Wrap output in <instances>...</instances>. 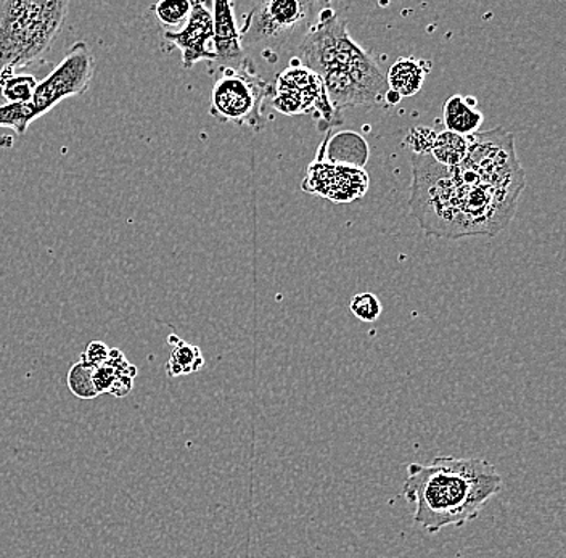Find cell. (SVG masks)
I'll list each match as a JSON object with an SVG mask.
<instances>
[{
	"label": "cell",
	"instance_id": "30bf717a",
	"mask_svg": "<svg viewBox=\"0 0 566 558\" xmlns=\"http://www.w3.org/2000/svg\"><path fill=\"white\" fill-rule=\"evenodd\" d=\"M370 157L367 140L354 130H342L335 136H328L318 150L316 161L328 165L343 166V168L364 169Z\"/></svg>",
	"mask_w": 566,
	"mask_h": 558
},
{
	"label": "cell",
	"instance_id": "7a4b0ae2",
	"mask_svg": "<svg viewBox=\"0 0 566 558\" xmlns=\"http://www.w3.org/2000/svg\"><path fill=\"white\" fill-rule=\"evenodd\" d=\"M69 9L66 0H2L0 72H17L48 52L62 31Z\"/></svg>",
	"mask_w": 566,
	"mask_h": 558
},
{
	"label": "cell",
	"instance_id": "277c9868",
	"mask_svg": "<svg viewBox=\"0 0 566 558\" xmlns=\"http://www.w3.org/2000/svg\"><path fill=\"white\" fill-rule=\"evenodd\" d=\"M271 86L248 66H226L211 92V116L219 122L258 127L263 119V105Z\"/></svg>",
	"mask_w": 566,
	"mask_h": 558
},
{
	"label": "cell",
	"instance_id": "603a6c76",
	"mask_svg": "<svg viewBox=\"0 0 566 558\" xmlns=\"http://www.w3.org/2000/svg\"><path fill=\"white\" fill-rule=\"evenodd\" d=\"M109 349L112 348H108V346L102 341L88 343L87 348L84 349L83 356H81V360L92 367L104 366L109 358Z\"/></svg>",
	"mask_w": 566,
	"mask_h": 558
},
{
	"label": "cell",
	"instance_id": "7402d4cb",
	"mask_svg": "<svg viewBox=\"0 0 566 558\" xmlns=\"http://www.w3.org/2000/svg\"><path fill=\"white\" fill-rule=\"evenodd\" d=\"M92 379H94V387L95 390H97L98 397L104 393H109L116 380L115 369L106 362L104 366L94 367Z\"/></svg>",
	"mask_w": 566,
	"mask_h": 558
},
{
	"label": "cell",
	"instance_id": "6da1fadb",
	"mask_svg": "<svg viewBox=\"0 0 566 558\" xmlns=\"http://www.w3.org/2000/svg\"><path fill=\"white\" fill-rule=\"evenodd\" d=\"M407 473L402 497L416 505L413 523L430 535L475 520L502 487V476L483 459L437 457L410 464Z\"/></svg>",
	"mask_w": 566,
	"mask_h": 558
},
{
	"label": "cell",
	"instance_id": "ac0fdd59",
	"mask_svg": "<svg viewBox=\"0 0 566 558\" xmlns=\"http://www.w3.org/2000/svg\"><path fill=\"white\" fill-rule=\"evenodd\" d=\"M35 122L33 104L0 105V127H10L18 136H24L31 123Z\"/></svg>",
	"mask_w": 566,
	"mask_h": 558
},
{
	"label": "cell",
	"instance_id": "ba28073f",
	"mask_svg": "<svg viewBox=\"0 0 566 558\" xmlns=\"http://www.w3.org/2000/svg\"><path fill=\"white\" fill-rule=\"evenodd\" d=\"M165 41L182 52L184 70H192L198 62H216L212 52V15L205 2H192L189 20L176 33L165 31Z\"/></svg>",
	"mask_w": 566,
	"mask_h": 558
},
{
	"label": "cell",
	"instance_id": "4fadbf2b",
	"mask_svg": "<svg viewBox=\"0 0 566 558\" xmlns=\"http://www.w3.org/2000/svg\"><path fill=\"white\" fill-rule=\"evenodd\" d=\"M428 70L416 59H398L387 74L389 91L399 97H412L422 90Z\"/></svg>",
	"mask_w": 566,
	"mask_h": 558
},
{
	"label": "cell",
	"instance_id": "d6986e66",
	"mask_svg": "<svg viewBox=\"0 0 566 558\" xmlns=\"http://www.w3.org/2000/svg\"><path fill=\"white\" fill-rule=\"evenodd\" d=\"M92 373H94V367L88 366V364L83 362V360H80V362L71 367L69 387L74 397L80 399H95L98 397Z\"/></svg>",
	"mask_w": 566,
	"mask_h": 558
},
{
	"label": "cell",
	"instance_id": "5bb4252c",
	"mask_svg": "<svg viewBox=\"0 0 566 558\" xmlns=\"http://www.w3.org/2000/svg\"><path fill=\"white\" fill-rule=\"evenodd\" d=\"M469 154V137L442 130L437 134L430 157L444 168H458Z\"/></svg>",
	"mask_w": 566,
	"mask_h": 558
},
{
	"label": "cell",
	"instance_id": "2e32d148",
	"mask_svg": "<svg viewBox=\"0 0 566 558\" xmlns=\"http://www.w3.org/2000/svg\"><path fill=\"white\" fill-rule=\"evenodd\" d=\"M172 341H176V345L172 348L171 358L166 364L169 377L189 376V373L198 372L205 364L200 349L197 346L189 345V343L179 340L177 337H172Z\"/></svg>",
	"mask_w": 566,
	"mask_h": 558
},
{
	"label": "cell",
	"instance_id": "5b68a950",
	"mask_svg": "<svg viewBox=\"0 0 566 558\" xmlns=\"http://www.w3.org/2000/svg\"><path fill=\"white\" fill-rule=\"evenodd\" d=\"M94 74L95 60L91 49L86 42H76L51 74L38 83L31 102L35 119L51 112L60 102L87 92Z\"/></svg>",
	"mask_w": 566,
	"mask_h": 558
},
{
	"label": "cell",
	"instance_id": "8fae6325",
	"mask_svg": "<svg viewBox=\"0 0 566 558\" xmlns=\"http://www.w3.org/2000/svg\"><path fill=\"white\" fill-rule=\"evenodd\" d=\"M324 84L325 94L336 113L343 115L346 108L374 107V101L366 94L348 73L343 70H331V72L318 76Z\"/></svg>",
	"mask_w": 566,
	"mask_h": 558
},
{
	"label": "cell",
	"instance_id": "7c38bea8",
	"mask_svg": "<svg viewBox=\"0 0 566 558\" xmlns=\"http://www.w3.org/2000/svg\"><path fill=\"white\" fill-rule=\"evenodd\" d=\"M442 122L449 133L470 137L478 134V129L483 125L484 116L480 109H476L475 98L452 95L446 101Z\"/></svg>",
	"mask_w": 566,
	"mask_h": 558
},
{
	"label": "cell",
	"instance_id": "9a60e30c",
	"mask_svg": "<svg viewBox=\"0 0 566 558\" xmlns=\"http://www.w3.org/2000/svg\"><path fill=\"white\" fill-rule=\"evenodd\" d=\"M38 81L33 74H17L6 69L0 72V94L7 104H31Z\"/></svg>",
	"mask_w": 566,
	"mask_h": 558
},
{
	"label": "cell",
	"instance_id": "ffe728a7",
	"mask_svg": "<svg viewBox=\"0 0 566 558\" xmlns=\"http://www.w3.org/2000/svg\"><path fill=\"white\" fill-rule=\"evenodd\" d=\"M352 313L363 323H375L380 317L381 303L374 293H359L352 299Z\"/></svg>",
	"mask_w": 566,
	"mask_h": 558
},
{
	"label": "cell",
	"instance_id": "e0dca14e",
	"mask_svg": "<svg viewBox=\"0 0 566 558\" xmlns=\"http://www.w3.org/2000/svg\"><path fill=\"white\" fill-rule=\"evenodd\" d=\"M150 10L159 23L166 28V31L176 33V31L182 30L184 24L189 20L192 2L189 0H161V2L154 3Z\"/></svg>",
	"mask_w": 566,
	"mask_h": 558
},
{
	"label": "cell",
	"instance_id": "3957f363",
	"mask_svg": "<svg viewBox=\"0 0 566 558\" xmlns=\"http://www.w3.org/2000/svg\"><path fill=\"white\" fill-rule=\"evenodd\" d=\"M316 3L304 0H268L248 12L240 28L243 52L256 49L264 59L272 60L283 49H296L316 19Z\"/></svg>",
	"mask_w": 566,
	"mask_h": 558
},
{
	"label": "cell",
	"instance_id": "cb8c5ba5",
	"mask_svg": "<svg viewBox=\"0 0 566 558\" xmlns=\"http://www.w3.org/2000/svg\"><path fill=\"white\" fill-rule=\"evenodd\" d=\"M385 101L389 102V104L395 105L399 104V101H401V97H399L398 94H395V92L389 91L387 94V97H385Z\"/></svg>",
	"mask_w": 566,
	"mask_h": 558
},
{
	"label": "cell",
	"instance_id": "8992f818",
	"mask_svg": "<svg viewBox=\"0 0 566 558\" xmlns=\"http://www.w3.org/2000/svg\"><path fill=\"white\" fill-rule=\"evenodd\" d=\"M369 187V176L364 169L343 168L324 161H314L307 169L303 190L346 203L360 199Z\"/></svg>",
	"mask_w": 566,
	"mask_h": 558
},
{
	"label": "cell",
	"instance_id": "9c48e42d",
	"mask_svg": "<svg viewBox=\"0 0 566 558\" xmlns=\"http://www.w3.org/2000/svg\"><path fill=\"white\" fill-rule=\"evenodd\" d=\"M212 52L216 55V62L222 65V69L229 66V63L243 60L242 41H240V30L237 27L235 13H233V3L226 0H216L212 3Z\"/></svg>",
	"mask_w": 566,
	"mask_h": 558
},
{
	"label": "cell",
	"instance_id": "52a82bcc",
	"mask_svg": "<svg viewBox=\"0 0 566 558\" xmlns=\"http://www.w3.org/2000/svg\"><path fill=\"white\" fill-rule=\"evenodd\" d=\"M324 94L321 77L292 60L289 69L279 74L272 107L283 115H304L314 112Z\"/></svg>",
	"mask_w": 566,
	"mask_h": 558
},
{
	"label": "cell",
	"instance_id": "44dd1931",
	"mask_svg": "<svg viewBox=\"0 0 566 558\" xmlns=\"http://www.w3.org/2000/svg\"><path fill=\"white\" fill-rule=\"evenodd\" d=\"M434 139H437V133L431 127L417 126L409 130L406 143L412 155H430Z\"/></svg>",
	"mask_w": 566,
	"mask_h": 558
}]
</instances>
